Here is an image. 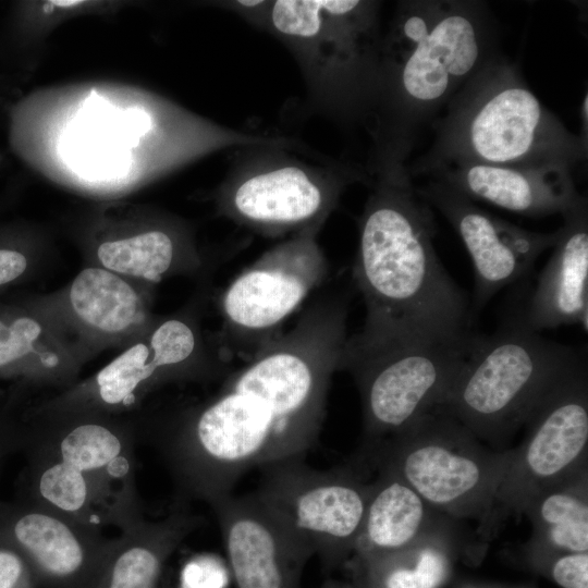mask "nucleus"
<instances>
[{
    "instance_id": "nucleus-1",
    "label": "nucleus",
    "mask_w": 588,
    "mask_h": 588,
    "mask_svg": "<svg viewBox=\"0 0 588 588\" xmlns=\"http://www.w3.org/2000/svg\"><path fill=\"white\" fill-rule=\"evenodd\" d=\"M498 39L483 1L399 2L381 41L370 175L406 169L421 130L499 52Z\"/></svg>"
},
{
    "instance_id": "nucleus-2",
    "label": "nucleus",
    "mask_w": 588,
    "mask_h": 588,
    "mask_svg": "<svg viewBox=\"0 0 588 588\" xmlns=\"http://www.w3.org/2000/svg\"><path fill=\"white\" fill-rule=\"evenodd\" d=\"M353 268L366 317V338L418 341L466 335L470 305L433 246L432 208L407 169L370 177Z\"/></svg>"
},
{
    "instance_id": "nucleus-3",
    "label": "nucleus",
    "mask_w": 588,
    "mask_h": 588,
    "mask_svg": "<svg viewBox=\"0 0 588 588\" xmlns=\"http://www.w3.org/2000/svg\"><path fill=\"white\" fill-rule=\"evenodd\" d=\"M434 139L407 166L412 179L453 164L562 167L587 160L588 145L536 97L500 52L475 73L430 126Z\"/></svg>"
},
{
    "instance_id": "nucleus-4",
    "label": "nucleus",
    "mask_w": 588,
    "mask_h": 588,
    "mask_svg": "<svg viewBox=\"0 0 588 588\" xmlns=\"http://www.w3.org/2000/svg\"><path fill=\"white\" fill-rule=\"evenodd\" d=\"M380 2L264 1V20L298 61L315 105L343 125L369 130L383 30Z\"/></svg>"
},
{
    "instance_id": "nucleus-5",
    "label": "nucleus",
    "mask_w": 588,
    "mask_h": 588,
    "mask_svg": "<svg viewBox=\"0 0 588 588\" xmlns=\"http://www.w3.org/2000/svg\"><path fill=\"white\" fill-rule=\"evenodd\" d=\"M159 444L181 492L208 504L231 494L248 469L302 457L309 449L270 400L228 381Z\"/></svg>"
},
{
    "instance_id": "nucleus-6",
    "label": "nucleus",
    "mask_w": 588,
    "mask_h": 588,
    "mask_svg": "<svg viewBox=\"0 0 588 588\" xmlns=\"http://www.w3.org/2000/svg\"><path fill=\"white\" fill-rule=\"evenodd\" d=\"M30 443L25 501L99 531L144 519L133 445L119 430L86 421Z\"/></svg>"
},
{
    "instance_id": "nucleus-7",
    "label": "nucleus",
    "mask_w": 588,
    "mask_h": 588,
    "mask_svg": "<svg viewBox=\"0 0 588 588\" xmlns=\"http://www.w3.org/2000/svg\"><path fill=\"white\" fill-rule=\"evenodd\" d=\"M579 356L530 331L514 315L494 333L478 335L439 408L480 441L500 448Z\"/></svg>"
},
{
    "instance_id": "nucleus-8",
    "label": "nucleus",
    "mask_w": 588,
    "mask_h": 588,
    "mask_svg": "<svg viewBox=\"0 0 588 588\" xmlns=\"http://www.w3.org/2000/svg\"><path fill=\"white\" fill-rule=\"evenodd\" d=\"M375 468L389 471L457 520H487L513 449L492 450L441 408L371 444Z\"/></svg>"
},
{
    "instance_id": "nucleus-9",
    "label": "nucleus",
    "mask_w": 588,
    "mask_h": 588,
    "mask_svg": "<svg viewBox=\"0 0 588 588\" xmlns=\"http://www.w3.org/2000/svg\"><path fill=\"white\" fill-rule=\"evenodd\" d=\"M478 335L418 341L347 336L339 370L347 371L357 387L366 445L439 408Z\"/></svg>"
},
{
    "instance_id": "nucleus-10",
    "label": "nucleus",
    "mask_w": 588,
    "mask_h": 588,
    "mask_svg": "<svg viewBox=\"0 0 588 588\" xmlns=\"http://www.w3.org/2000/svg\"><path fill=\"white\" fill-rule=\"evenodd\" d=\"M524 426L526 437L513 449L491 512L480 527L485 539L505 518L522 516L534 497L588 468V375L583 355L542 396Z\"/></svg>"
},
{
    "instance_id": "nucleus-11",
    "label": "nucleus",
    "mask_w": 588,
    "mask_h": 588,
    "mask_svg": "<svg viewBox=\"0 0 588 588\" xmlns=\"http://www.w3.org/2000/svg\"><path fill=\"white\" fill-rule=\"evenodd\" d=\"M261 467L264 477L255 493L296 544L317 555L326 569L355 551L372 482L353 469H313L302 457Z\"/></svg>"
},
{
    "instance_id": "nucleus-12",
    "label": "nucleus",
    "mask_w": 588,
    "mask_h": 588,
    "mask_svg": "<svg viewBox=\"0 0 588 588\" xmlns=\"http://www.w3.org/2000/svg\"><path fill=\"white\" fill-rule=\"evenodd\" d=\"M273 147L268 159L234 171L223 188L221 208L240 224L266 234L320 228L352 183L370 181L366 170L344 163L317 168L283 156Z\"/></svg>"
},
{
    "instance_id": "nucleus-13",
    "label": "nucleus",
    "mask_w": 588,
    "mask_h": 588,
    "mask_svg": "<svg viewBox=\"0 0 588 588\" xmlns=\"http://www.w3.org/2000/svg\"><path fill=\"white\" fill-rule=\"evenodd\" d=\"M318 231L306 229L270 248L225 289L221 311L231 355L249 360L324 280L328 265Z\"/></svg>"
},
{
    "instance_id": "nucleus-14",
    "label": "nucleus",
    "mask_w": 588,
    "mask_h": 588,
    "mask_svg": "<svg viewBox=\"0 0 588 588\" xmlns=\"http://www.w3.org/2000/svg\"><path fill=\"white\" fill-rule=\"evenodd\" d=\"M414 185L417 194L450 222L470 256L475 271L471 319L502 289L524 278L558 241L559 229L541 233L519 228L438 180L427 177Z\"/></svg>"
},
{
    "instance_id": "nucleus-15",
    "label": "nucleus",
    "mask_w": 588,
    "mask_h": 588,
    "mask_svg": "<svg viewBox=\"0 0 588 588\" xmlns=\"http://www.w3.org/2000/svg\"><path fill=\"white\" fill-rule=\"evenodd\" d=\"M0 537L23 555L38 588H94L113 540L25 500L0 507Z\"/></svg>"
},
{
    "instance_id": "nucleus-16",
    "label": "nucleus",
    "mask_w": 588,
    "mask_h": 588,
    "mask_svg": "<svg viewBox=\"0 0 588 588\" xmlns=\"http://www.w3.org/2000/svg\"><path fill=\"white\" fill-rule=\"evenodd\" d=\"M209 505L220 527L235 588H298L311 558L253 492L221 497Z\"/></svg>"
},
{
    "instance_id": "nucleus-17",
    "label": "nucleus",
    "mask_w": 588,
    "mask_h": 588,
    "mask_svg": "<svg viewBox=\"0 0 588 588\" xmlns=\"http://www.w3.org/2000/svg\"><path fill=\"white\" fill-rule=\"evenodd\" d=\"M438 180L468 198L527 217L563 215L585 198L573 171L562 167L515 168L480 163L439 168Z\"/></svg>"
},
{
    "instance_id": "nucleus-18",
    "label": "nucleus",
    "mask_w": 588,
    "mask_h": 588,
    "mask_svg": "<svg viewBox=\"0 0 588 588\" xmlns=\"http://www.w3.org/2000/svg\"><path fill=\"white\" fill-rule=\"evenodd\" d=\"M562 218L552 255L523 309L515 314L534 332L574 323L587 330V198L563 213Z\"/></svg>"
},
{
    "instance_id": "nucleus-19",
    "label": "nucleus",
    "mask_w": 588,
    "mask_h": 588,
    "mask_svg": "<svg viewBox=\"0 0 588 588\" xmlns=\"http://www.w3.org/2000/svg\"><path fill=\"white\" fill-rule=\"evenodd\" d=\"M378 471L354 551L359 559L401 552L434 539L462 540L457 519L431 506L395 475Z\"/></svg>"
},
{
    "instance_id": "nucleus-20",
    "label": "nucleus",
    "mask_w": 588,
    "mask_h": 588,
    "mask_svg": "<svg viewBox=\"0 0 588 588\" xmlns=\"http://www.w3.org/2000/svg\"><path fill=\"white\" fill-rule=\"evenodd\" d=\"M200 520L175 510L167 517L142 519L113 538L94 588H157L168 559Z\"/></svg>"
},
{
    "instance_id": "nucleus-21",
    "label": "nucleus",
    "mask_w": 588,
    "mask_h": 588,
    "mask_svg": "<svg viewBox=\"0 0 588 588\" xmlns=\"http://www.w3.org/2000/svg\"><path fill=\"white\" fill-rule=\"evenodd\" d=\"M523 515L532 526L527 550L588 552V468L534 497Z\"/></svg>"
},
{
    "instance_id": "nucleus-22",
    "label": "nucleus",
    "mask_w": 588,
    "mask_h": 588,
    "mask_svg": "<svg viewBox=\"0 0 588 588\" xmlns=\"http://www.w3.org/2000/svg\"><path fill=\"white\" fill-rule=\"evenodd\" d=\"M69 297L75 315L103 333L125 332L143 318L136 291L119 274L105 268L82 270L71 284Z\"/></svg>"
},
{
    "instance_id": "nucleus-23",
    "label": "nucleus",
    "mask_w": 588,
    "mask_h": 588,
    "mask_svg": "<svg viewBox=\"0 0 588 588\" xmlns=\"http://www.w3.org/2000/svg\"><path fill=\"white\" fill-rule=\"evenodd\" d=\"M456 541L434 539L407 550L359 559L367 588H439L448 578Z\"/></svg>"
},
{
    "instance_id": "nucleus-24",
    "label": "nucleus",
    "mask_w": 588,
    "mask_h": 588,
    "mask_svg": "<svg viewBox=\"0 0 588 588\" xmlns=\"http://www.w3.org/2000/svg\"><path fill=\"white\" fill-rule=\"evenodd\" d=\"M97 256L105 269L151 282L173 269L177 247L173 237L162 230H151L125 238L102 243Z\"/></svg>"
},
{
    "instance_id": "nucleus-25",
    "label": "nucleus",
    "mask_w": 588,
    "mask_h": 588,
    "mask_svg": "<svg viewBox=\"0 0 588 588\" xmlns=\"http://www.w3.org/2000/svg\"><path fill=\"white\" fill-rule=\"evenodd\" d=\"M164 373L152 363L150 347L137 343L114 358L96 376L99 400L112 407L130 406L140 387Z\"/></svg>"
},
{
    "instance_id": "nucleus-26",
    "label": "nucleus",
    "mask_w": 588,
    "mask_h": 588,
    "mask_svg": "<svg viewBox=\"0 0 588 588\" xmlns=\"http://www.w3.org/2000/svg\"><path fill=\"white\" fill-rule=\"evenodd\" d=\"M152 363L166 373H173L195 357L198 342L193 327L172 318L160 323L149 341Z\"/></svg>"
},
{
    "instance_id": "nucleus-27",
    "label": "nucleus",
    "mask_w": 588,
    "mask_h": 588,
    "mask_svg": "<svg viewBox=\"0 0 588 588\" xmlns=\"http://www.w3.org/2000/svg\"><path fill=\"white\" fill-rule=\"evenodd\" d=\"M40 334L41 326L33 317L0 309V371L30 354Z\"/></svg>"
},
{
    "instance_id": "nucleus-28",
    "label": "nucleus",
    "mask_w": 588,
    "mask_h": 588,
    "mask_svg": "<svg viewBox=\"0 0 588 588\" xmlns=\"http://www.w3.org/2000/svg\"><path fill=\"white\" fill-rule=\"evenodd\" d=\"M537 563L548 564L552 579L562 588H588V552L528 551Z\"/></svg>"
},
{
    "instance_id": "nucleus-29",
    "label": "nucleus",
    "mask_w": 588,
    "mask_h": 588,
    "mask_svg": "<svg viewBox=\"0 0 588 588\" xmlns=\"http://www.w3.org/2000/svg\"><path fill=\"white\" fill-rule=\"evenodd\" d=\"M181 588H225L228 574L223 564L212 555H196L183 567Z\"/></svg>"
},
{
    "instance_id": "nucleus-30",
    "label": "nucleus",
    "mask_w": 588,
    "mask_h": 588,
    "mask_svg": "<svg viewBox=\"0 0 588 588\" xmlns=\"http://www.w3.org/2000/svg\"><path fill=\"white\" fill-rule=\"evenodd\" d=\"M0 588H38L23 555L1 537Z\"/></svg>"
},
{
    "instance_id": "nucleus-31",
    "label": "nucleus",
    "mask_w": 588,
    "mask_h": 588,
    "mask_svg": "<svg viewBox=\"0 0 588 588\" xmlns=\"http://www.w3.org/2000/svg\"><path fill=\"white\" fill-rule=\"evenodd\" d=\"M580 133L578 136L580 139L588 145V94L585 93V96L581 101L580 107Z\"/></svg>"
},
{
    "instance_id": "nucleus-32",
    "label": "nucleus",
    "mask_w": 588,
    "mask_h": 588,
    "mask_svg": "<svg viewBox=\"0 0 588 588\" xmlns=\"http://www.w3.org/2000/svg\"><path fill=\"white\" fill-rule=\"evenodd\" d=\"M15 441L8 431H0V461L11 450Z\"/></svg>"
},
{
    "instance_id": "nucleus-33",
    "label": "nucleus",
    "mask_w": 588,
    "mask_h": 588,
    "mask_svg": "<svg viewBox=\"0 0 588 588\" xmlns=\"http://www.w3.org/2000/svg\"><path fill=\"white\" fill-rule=\"evenodd\" d=\"M321 588H350L343 584H340L338 581H327L321 586Z\"/></svg>"
},
{
    "instance_id": "nucleus-34",
    "label": "nucleus",
    "mask_w": 588,
    "mask_h": 588,
    "mask_svg": "<svg viewBox=\"0 0 588 588\" xmlns=\"http://www.w3.org/2000/svg\"><path fill=\"white\" fill-rule=\"evenodd\" d=\"M50 3H53L54 5H58V7H69V5H75L77 3H82V1H51Z\"/></svg>"
}]
</instances>
